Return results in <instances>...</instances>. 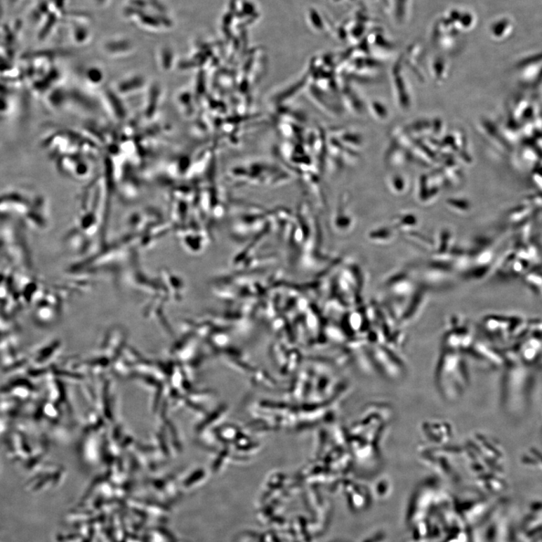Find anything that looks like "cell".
<instances>
[{
  "mask_svg": "<svg viewBox=\"0 0 542 542\" xmlns=\"http://www.w3.org/2000/svg\"><path fill=\"white\" fill-rule=\"evenodd\" d=\"M104 79H104L103 72L98 68H90L88 70L84 79L88 86L93 87L101 86Z\"/></svg>",
  "mask_w": 542,
  "mask_h": 542,
  "instance_id": "6da1fadb",
  "label": "cell"
}]
</instances>
